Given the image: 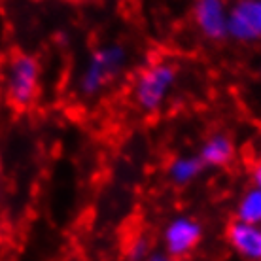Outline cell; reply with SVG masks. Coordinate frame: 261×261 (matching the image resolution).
I'll return each instance as SVG.
<instances>
[{
	"mask_svg": "<svg viewBox=\"0 0 261 261\" xmlns=\"http://www.w3.org/2000/svg\"><path fill=\"white\" fill-rule=\"evenodd\" d=\"M176 78L178 68L170 61H151L150 65L140 70L135 82L133 87L135 105L144 112H155L165 105V100L176 84Z\"/></svg>",
	"mask_w": 261,
	"mask_h": 261,
	"instance_id": "cell-1",
	"label": "cell"
},
{
	"mask_svg": "<svg viewBox=\"0 0 261 261\" xmlns=\"http://www.w3.org/2000/svg\"><path fill=\"white\" fill-rule=\"evenodd\" d=\"M125 63H127V51L123 46L118 44L98 47L97 51H93L80 80L82 95L85 97L98 95L106 85L114 82Z\"/></svg>",
	"mask_w": 261,
	"mask_h": 261,
	"instance_id": "cell-2",
	"label": "cell"
},
{
	"mask_svg": "<svg viewBox=\"0 0 261 261\" xmlns=\"http://www.w3.org/2000/svg\"><path fill=\"white\" fill-rule=\"evenodd\" d=\"M38 84L40 66L34 57L17 53L10 59L6 68V91L10 102L15 108L25 110L33 105L38 95Z\"/></svg>",
	"mask_w": 261,
	"mask_h": 261,
	"instance_id": "cell-3",
	"label": "cell"
},
{
	"mask_svg": "<svg viewBox=\"0 0 261 261\" xmlns=\"http://www.w3.org/2000/svg\"><path fill=\"white\" fill-rule=\"evenodd\" d=\"M201 239L202 227L197 220L190 216L174 218L163 231L165 254H169L174 259H182L199 246Z\"/></svg>",
	"mask_w": 261,
	"mask_h": 261,
	"instance_id": "cell-4",
	"label": "cell"
},
{
	"mask_svg": "<svg viewBox=\"0 0 261 261\" xmlns=\"http://www.w3.org/2000/svg\"><path fill=\"white\" fill-rule=\"evenodd\" d=\"M227 36L239 42L261 40V0H237L229 8Z\"/></svg>",
	"mask_w": 261,
	"mask_h": 261,
	"instance_id": "cell-5",
	"label": "cell"
},
{
	"mask_svg": "<svg viewBox=\"0 0 261 261\" xmlns=\"http://www.w3.org/2000/svg\"><path fill=\"white\" fill-rule=\"evenodd\" d=\"M229 10L225 0H195L193 19L202 36L208 40H223L227 36Z\"/></svg>",
	"mask_w": 261,
	"mask_h": 261,
	"instance_id": "cell-6",
	"label": "cell"
},
{
	"mask_svg": "<svg viewBox=\"0 0 261 261\" xmlns=\"http://www.w3.org/2000/svg\"><path fill=\"white\" fill-rule=\"evenodd\" d=\"M227 242L244 261H261V225L231 222L227 225Z\"/></svg>",
	"mask_w": 261,
	"mask_h": 261,
	"instance_id": "cell-7",
	"label": "cell"
},
{
	"mask_svg": "<svg viewBox=\"0 0 261 261\" xmlns=\"http://www.w3.org/2000/svg\"><path fill=\"white\" fill-rule=\"evenodd\" d=\"M235 144L227 135H214L210 137L201 150V161L204 167H225L233 161Z\"/></svg>",
	"mask_w": 261,
	"mask_h": 261,
	"instance_id": "cell-8",
	"label": "cell"
},
{
	"mask_svg": "<svg viewBox=\"0 0 261 261\" xmlns=\"http://www.w3.org/2000/svg\"><path fill=\"white\" fill-rule=\"evenodd\" d=\"M237 220L252 225H261V190L250 188L244 191L241 201L237 204Z\"/></svg>",
	"mask_w": 261,
	"mask_h": 261,
	"instance_id": "cell-9",
	"label": "cell"
},
{
	"mask_svg": "<svg viewBox=\"0 0 261 261\" xmlns=\"http://www.w3.org/2000/svg\"><path fill=\"white\" fill-rule=\"evenodd\" d=\"M204 169V163L201 161V157H178L174 159L169 167V176L174 184H190L191 180H195Z\"/></svg>",
	"mask_w": 261,
	"mask_h": 261,
	"instance_id": "cell-10",
	"label": "cell"
},
{
	"mask_svg": "<svg viewBox=\"0 0 261 261\" xmlns=\"http://www.w3.org/2000/svg\"><path fill=\"white\" fill-rule=\"evenodd\" d=\"M153 254L151 252V242L148 237H137L129 242L127 246V259L129 261H148V257Z\"/></svg>",
	"mask_w": 261,
	"mask_h": 261,
	"instance_id": "cell-11",
	"label": "cell"
},
{
	"mask_svg": "<svg viewBox=\"0 0 261 261\" xmlns=\"http://www.w3.org/2000/svg\"><path fill=\"white\" fill-rule=\"evenodd\" d=\"M252 180H254V186L261 190V159H257L254 163V169H252Z\"/></svg>",
	"mask_w": 261,
	"mask_h": 261,
	"instance_id": "cell-12",
	"label": "cell"
},
{
	"mask_svg": "<svg viewBox=\"0 0 261 261\" xmlns=\"http://www.w3.org/2000/svg\"><path fill=\"white\" fill-rule=\"evenodd\" d=\"M148 261H180V259H174V257H170V255L165 254V252H153V254L148 257Z\"/></svg>",
	"mask_w": 261,
	"mask_h": 261,
	"instance_id": "cell-13",
	"label": "cell"
}]
</instances>
